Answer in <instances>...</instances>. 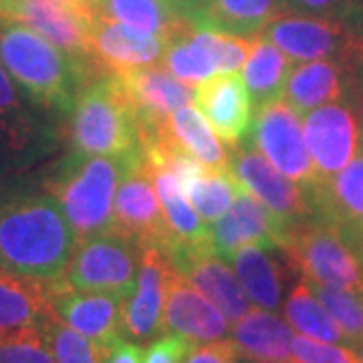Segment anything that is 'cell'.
Listing matches in <instances>:
<instances>
[{"label": "cell", "instance_id": "6da1fadb", "mask_svg": "<svg viewBox=\"0 0 363 363\" xmlns=\"http://www.w3.org/2000/svg\"><path fill=\"white\" fill-rule=\"evenodd\" d=\"M77 234L55 196L16 198L0 206V269L43 283L63 279Z\"/></svg>", "mask_w": 363, "mask_h": 363}, {"label": "cell", "instance_id": "7a4b0ae2", "mask_svg": "<svg viewBox=\"0 0 363 363\" xmlns=\"http://www.w3.org/2000/svg\"><path fill=\"white\" fill-rule=\"evenodd\" d=\"M0 63L37 104L67 111L81 87L97 77L91 67L40 37L33 28L0 18Z\"/></svg>", "mask_w": 363, "mask_h": 363}, {"label": "cell", "instance_id": "3957f363", "mask_svg": "<svg viewBox=\"0 0 363 363\" xmlns=\"http://www.w3.org/2000/svg\"><path fill=\"white\" fill-rule=\"evenodd\" d=\"M140 157L73 154L49 182L77 240L113 230V198L119 182Z\"/></svg>", "mask_w": 363, "mask_h": 363}, {"label": "cell", "instance_id": "277c9868", "mask_svg": "<svg viewBox=\"0 0 363 363\" xmlns=\"http://www.w3.org/2000/svg\"><path fill=\"white\" fill-rule=\"evenodd\" d=\"M71 113V142L85 156H130L140 152V125L116 75L89 79Z\"/></svg>", "mask_w": 363, "mask_h": 363}, {"label": "cell", "instance_id": "5b68a950", "mask_svg": "<svg viewBox=\"0 0 363 363\" xmlns=\"http://www.w3.org/2000/svg\"><path fill=\"white\" fill-rule=\"evenodd\" d=\"M286 259L301 279L335 289L363 291L362 269L347 234L331 222L307 218L286 230Z\"/></svg>", "mask_w": 363, "mask_h": 363}, {"label": "cell", "instance_id": "8992f818", "mask_svg": "<svg viewBox=\"0 0 363 363\" xmlns=\"http://www.w3.org/2000/svg\"><path fill=\"white\" fill-rule=\"evenodd\" d=\"M293 63L333 61L355 73L363 67V30L357 21L285 13L262 33Z\"/></svg>", "mask_w": 363, "mask_h": 363}, {"label": "cell", "instance_id": "52a82bcc", "mask_svg": "<svg viewBox=\"0 0 363 363\" xmlns=\"http://www.w3.org/2000/svg\"><path fill=\"white\" fill-rule=\"evenodd\" d=\"M142 248L125 234L109 230L77 240L63 283L75 291H104L130 297L140 269Z\"/></svg>", "mask_w": 363, "mask_h": 363}, {"label": "cell", "instance_id": "ba28073f", "mask_svg": "<svg viewBox=\"0 0 363 363\" xmlns=\"http://www.w3.org/2000/svg\"><path fill=\"white\" fill-rule=\"evenodd\" d=\"M0 18L33 28L71 59L95 71L89 51L91 28L97 18L93 4L63 0H0Z\"/></svg>", "mask_w": 363, "mask_h": 363}, {"label": "cell", "instance_id": "9c48e42d", "mask_svg": "<svg viewBox=\"0 0 363 363\" xmlns=\"http://www.w3.org/2000/svg\"><path fill=\"white\" fill-rule=\"evenodd\" d=\"M303 117L279 99L255 113L250 142L274 168L305 188L319 180L303 133Z\"/></svg>", "mask_w": 363, "mask_h": 363}, {"label": "cell", "instance_id": "30bf717a", "mask_svg": "<svg viewBox=\"0 0 363 363\" xmlns=\"http://www.w3.org/2000/svg\"><path fill=\"white\" fill-rule=\"evenodd\" d=\"M113 230L125 234L140 248L156 247L166 252L172 247L174 238L157 200L152 172L145 166L142 154L117 186Z\"/></svg>", "mask_w": 363, "mask_h": 363}, {"label": "cell", "instance_id": "8fae6325", "mask_svg": "<svg viewBox=\"0 0 363 363\" xmlns=\"http://www.w3.org/2000/svg\"><path fill=\"white\" fill-rule=\"evenodd\" d=\"M230 147L233 152H228V168L234 178L247 192L272 210L289 228L313 218L311 200L305 186L281 174L259 150L240 143Z\"/></svg>", "mask_w": 363, "mask_h": 363}, {"label": "cell", "instance_id": "7c38bea8", "mask_svg": "<svg viewBox=\"0 0 363 363\" xmlns=\"http://www.w3.org/2000/svg\"><path fill=\"white\" fill-rule=\"evenodd\" d=\"M303 133L319 178L343 169L362 147V131L347 99L325 104L305 113Z\"/></svg>", "mask_w": 363, "mask_h": 363}, {"label": "cell", "instance_id": "4fadbf2b", "mask_svg": "<svg viewBox=\"0 0 363 363\" xmlns=\"http://www.w3.org/2000/svg\"><path fill=\"white\" fill-rule=\"evenodd\" d=\"M166 257L174 271L210 298L230 325L255 307L236 272L216 255L214 247H176L168 250Z\"/></svg>", "mask_w": 363, "mask_h": 363}, {"label": "cell", "instance_id": "5bb4252c", "mask_svg": "<svg viewBox=\"0 0 363 363\" xmlns=\"http://www.w3.org/2000/svg\"><path fill=\"white\" fill-rule=\"evenodd\" d=\"M91 63L99 75H121L162 63L166 40L97 13L89 39Z\"/></svg>", "mask_w": 363, "mask_h": 363}, {"label": "cell", "instance_id": "9a60e30c", "mask_svg": "<svg viewBox=\"0 0 363 363\" xmlns=\"http://www.w3.org/2000/svg\"><path fill=\"white\" fill-rule=\"evenodd\" d=\"M172 274L174 267L164 250L156 247L142 248L135 285L123 303V337L143 343L162 333L164 301Z\"/></svg>", "mask_w": 363, "mask_h": 363}, {"label": "cell", "instance_id": "2e32d148", "mask_svg": "<svg viewBox=\"0 0 363 363\" xmlns=\"http://www.w3.org/2000/svg\"><path fill=\"white\" fill-rule=\"evenodd\" d=\"M55 315L69 327L77 329L104 351L123 337L121 317L125 297L104 291H75L59 279L49 283Z\"/></svg>", "mask_w": 363, "mask_h": 363}, {"label": "cell", "instance_id": "e0dca14e", "mask_svg": "<svg viewBox=\"0 0 363 363\" xmlns=\"http://www.w3.org/2000/svg\"><path fill=\"white\" fill-rule=\"evenodd\" d=\"M286 230L289 226L285 222L242 188L234 198L233 206L210 224V238L216 255L228 260L236 248L247 245L283 247Z\"/></svg>", "mask_w": 363, "mask_h": 363}, {"label": "cell", "instance_id": "ac0fdd59", "mask_svg": "<svg viewBox=\"0 0 363 363\" xmlns=\"http://www.w3.org/2000/svg\"><path fill=\"white\" fill-rule=\"evenodd\" d=\"M116 77L133 107L140 131L164 125L174 109L194 99V89L178 81L162 63L140 67Z\"/></svg>", "mask_w": 363, "mask_h": 363}, {"label": "cell", "instance_id": "d6986e66", "mask_svg": "<svg viewBox=\"0 0 363 363\" xmlns=\"http://www.w3.org/2000/svg\"><path fill=\"white\" fill-rule=\"evenodd\" d=\"M192 101L224 143L236 145L247 138L255 111L245 79L238 73L208 77L196 85Z\"/></svg>", "mask_w": 363, "mask_h": 363}, {"label": "cell", "instance_id": "ffe728a7", "mask_svg": "<svg viewBox=\"0 0 363 363\" xmlns=\"http://www.w3.org/2000/svg\"><path fill=\"white\" fill-rule=\"evenodd\" d=\"M230 323L220 309L174 271L164 301L162 333H178L192 343H210L226 339Z\"/></svg>", "mask_w": 363, "mask_h": 363}, {"label": "cell", "instance_id": "44dd1931", "mask_svg": "<svg viewBox=\"0 0 363 363\" xmlns=\"http://www.w3.org/2000/svg\"><path fill=\"white\" fill-rule=\"evenodd\" d=\"M234 272L247 291L252 305L267 311H279L285 297L289 274H297L285 250L272 245H247L228 257Z\"/></svg>", "mask_w": 363, "mask_h": 363}, {"label": "cell", "instance_id": "7402d4cb", "mask_svg": "<svg viewBox=\"0 0 363 363\" xmlns=\"http://www.w3.org/2000/svg\"><path fill=\"white\" fill-rule=\"evenodd\" d=\"M307 192L313 218L339 228H357L363 222V145L345 168L319 178Z\"/></svg>", "mask_w": 363, "mask_h": 363}, {"label": "cell", "instance_id": "603a6c76", "mask_svg": "<svg viewBox=\"0 0 363 363\" xmlns=\"http://www.w3.org/2000/svg\"><path fill=\"white\" fill-rule=\"evenodd\" d=\"M293 327L277 311L252 307L230 329V341L245 362L293 363Z\"/></svg>", "mask_w": 363, "mask_h": 363}, {"label": "cell", "instance_id": "cb8c5ba5", "mask_svg": "<svg viewBox=\"0 0 363 363\" xmlns=\"http://www.w3.org/2000/svg\"><path fill=\"white\" fill-rule=\"evenodd\" d=\"M353 73L333 61H307L293 67L283 101L303 117L315 107L347 99Z\"/></svg>", "mask_w": 363, "mask_h": 363}, {"label": "cell", "instance_id": "d4e9b609", "mask_svg": "<svg viewBox=\"0 0 363 363\" xmlns=\"http://www.w3.org/2000/svg\"><path fill=\"white\" fill-rule=\"evenodd\" d=\"M286 11L285 0H208L192 25L245 39H259Z\"/></svg>", "mask_w": 363, "mask_h": 363}, {"label": "cell", "instance_id": "484cf974", "mask_svg": "<svg viewBox=\"0 0 363 363\" xmlns=\"http://www.w3.org/2000/svg\"><path fill=\"white\" fill-rule=\"evenodd\" d=\"M51 315L49 283L0 269V333L40 329Z\"/></svg>", "mask_w": 363, "mask_h": 363}, {"label": "cell", "instance_id": "4316f807", "mask_svg": "<svg viewBox=\"0 0 363 363\" xmlns=\"http://www.w3.org/2000/svg\"><path fill=\"white\" fill-rule=\"evenodd\" d=\"M295 63L271 40L259 37L245 63V85H247L252 111L283 99L286 79Z\"/></svg>", "mask_w": 363, "mask_h": 363}, {"label": "cell", "instance_id": "83f0119b", "mask_svg": "<svg viewBox=\"0 0 363 363\" xmlns=\"http://www.w3.org/2000/svg\"><path fill=\"white\" fill-rule=\"evenodd\" d=\"M150 172L154 178L157 200L162 204L169 233L174 238L168 250L176 247H212L210 228H206V224L196 214L192 204L182 194L178 178L166 169H150Z\"/></svg>", "mask_w": 363, "mask_h": 363}, {"label": "cell", "instance_id": "f1b7e54d", "mask_svg": "<svg viewBox=\"0 0 363 363\" xmlns=\"http://www.w3.org/2000/svg\"><path fill=\"white\" fill-rule=\"evenodd\" d=\"M162 65L178 81L190 87H196L208 77H212L216 73V65L210 51L206 28L190 23L172 39L166 40Z\"/></svg>", "mask_w": 363, "mask_h": 363}, {"label": "cell", "instance_id": "f546056e", "mask_svg": "<svg viewBox=\"0 0 363 363\" xmlns=\"http://www.w3.org/2000/svg\"><path fill=\"white\" fill-rule=\"evenodd\" d=\"M93 6L107 18L157 35L164 40L172 39L192 23L166 0H93Z\"/></svg>", "mask_w": 363, "mask_h": 363}, {"label": "cell", "instance_id": "4dcf8cb0", "mask_svg": "<svg viewBox=\"0 0 363 363\" xmlns=\"http://www.w3.org/2000/svg\"><path fill=\"white\" fill-rule=\"evenodd\" d=\"M283 313L286 323L301 335H307L317 341H327V343L347 345V339L341 333L335 319L325 309L323 303L315 297L305 279L298 277L297 283L289 291L283 303Z\"/></svg>", "mask_w": 363, "mask_h": 363}, {"label": "cell", "instance_id": "1f68e13d", "mask_svg": "<svg viewBox=\"0 0 363 363\" xmlns=\"http://www.w3.org/2000/svg\"><path fill=\"white\" fill-rule=\"evenodd\" d=\"M168 130L172 138L206 168H228V150L218 142L204 116L196 107L188 104L174 109L168 117Z\"/></svg>", "mask_w": 363, "mask_h": 363}, {"label": "cell", "instance_id": "d6a6232c", "mask_svg": "<svg viewBox=\"0 0 363 363\" xmlns=\"http://www.w3.org/2000/svg\"><path fill=\"white\" fill-rule=\"evenodd\" d=\"M240 190L242 186L234 178L230 168L202 169L198 176L182 186V194L192 204L196 214L208 224L218 220L233 206L234 198Z\"/></svg>", "mask_w": 363, "mask_h": 363}, {"label": "cell", "instance_id": "836d02e7", "mask_svg": "<svg viewBox=\"0 0 363 363\" xmlns=\"http://www.w3.org/2000/svg\"><path fill=\"white\" fill-rule=\"evenodd\" d=\"M315 297L325 305L329 315L335 319L341 333L347 339L350 347H357L363 339V291L353 289H335L319 283H309Z\"/></svg>", "mask_w": 363, "mask_h": 363}, {"label": "cell", "instance_id": "e575fe53", "mask_svg": "<svg viewBox=\"0 0 363 363\" xmlns=\"http://www.w3.org/2000/svg\"><path fill=\"white\" fill-rule=\"evenodd\" d=\"M57 363H104L107 351H104L89 337L59 319L55 311L40 327Z\"/></svg>", "mask_w": 363, "mask_h": 363}, {"label": "cell", "instance_id": "d590c367", "mask_svg": "<svg viewBox=\"0 0 363 363\" xmlns=\"http://www.w3.org/2000/svg\"><path fill=\"white\" fill-rule=\"evenodd\" d=\"M0 363H57L40 329L0 333Z\"/></svg>", "mask_w": 363, "mask_h": 363}, {"label": "cell", "instance_id": "8d00e7d4", "mask_svg": "<svg viewBox=\"0 0 363 363\" xmlns=\"http://www.w3.org/2000/svg\"><path fill=\"white\" fill-rule=\"evenodd\" d=\"M293 363H357V351L350 345L327 343L307 335H293Z\"/></svg>", "mask_w": 363, "mask_h": 363}, {"label": "cell", "instance_id": "74e56055", "mask_svg": "<svg viewBox=\"0 0 363 363\" xmlns=\"http://www.w3.org/2000/svg\"><path fill=\"white\" fill-rule=\"evenodd\" d=\"M208 30V43L214 57L216 73H236L247 63L248 55L252 51V45L257 39H245L220 30Z\"/></svg>", "mask_w": 363, "mask_h": 363}, {"label": "cell", "instance_id": "f35d334b", "mask_svg": "<svg viewBox=\"0 0 363 363\" xmlns=\"http://www.w3.org/2000/svg\"><path fill=\"white\" fill-rule=\"evenodd\" d=\"M0 131L9 138H23L26 133V113L14 79L0 63Z\"/></svg>", "mask_w": 363, "mask_h": 363}, {"label": "cell", "instance_id": "ab89813d", "mask_svg": "<svg viewBox=\"0 0 363 363\" xmlns=\"http://www.w3.org/2000/svg\"><path fill=\"white\" fill-rule=\"evenodd\" d=\"M289 13L335 18V21H357V0H285Z\"/></svg>", "mask_w": 363, "mask_h": 363}, {"label": "cell", "instance_id": "60d3db41", "mask_svg": "<svg viewBox=\"0 0 363 363\" xmlns=\"http://www.w3.org/2000/svg\"><path fill=\"white\" fill-rule=\"evenodd\" d=\"M192 345V341L178 333H166L150 341L147 350L143 351V363H184Z\"/></svg>", "mask_w": 363, "mask_h": 363}, {"label": "cell", "instance_id": "b9f144b4", "mask_svg": "<svg viewBox=\"0 0 363 363\" xmlns=\"http://www.w3.org/2000/svg\"><path fill=\"white\" fill-rule=\"evenodd\" d=\"M184 363H240V355L230 339L194 343Z\"/></svg>", "mask_w": 363, "mask_h": 363}, {"label": "cell", "instance_id": "7bdbcfd3", "mask_svg": "<svg viewBox=\"0 0 363 363\" xmlns=\"http://www.w3.org/2000/svg\"><path fill=\"white\" fill-rule=\"evenodd\" d=\"M104 363H143L142 347L128 337H119L109 347Z\"/></svg>", "mask_w": 363, "mask_h": 363}, {"label": "cell", "instance_id": "ee69618b", "mask_svg": "<svg viewBox=\"0 0 363 363\" xmlns=\"http://www.w3.org/2000/svg\"><path fill=\"white\" fill-rule=\"evenodd\" d=\"M347 101L355 111L357 123H359V131H362V145H363V67L353 73L351 79L350 93H347Z\"/></svg>", "mask_w": 363, "mask_h": 363}, {"label": "cell", "instance_id": "f6af8a7d", "mask_svg": "<svg viewBox=\"0 0 363 363\" xmlns=\"http://www.w3.org/2000/svg\"><path fill=\"white\" fill-rule=\"evenodd\" d=\"M343 233L347 234L350 238L351 247L357 255V260H359V269H362V279H363V233L359 228H343Z\"/></svg>", "mask_w": 363, "mask_h": 363}, {"label": "cell", "instance_id": "bcb514c9", "mask_svg": "<svg viewBox=\"0 0 363 363\" xmlns=\"http://www.w3.org/2000/svg\"><path fill=\"white\" fill-rule=\"evenodd\" d=\"M166 2H169V6H174L182 16H186L190 21H192V16L196 14L194 0H166Z\"/></svg>", "mask_w": 363, "mask_h": 363}, {"label": "cell", "instance_id": "7dc6e473", "mask_svg": "<svg viewBox=\"0 0 363 363\" xmlns=\"http://www.w3.org/2000/svg\"><path fill=\"white\" fill-rule=\"evenodd\" d=\"M357 23L363 30V0H357Z\"/></svg>", "mask_w": 363, "mask_h": 363}, {"label": "cell", "instance_id": "c3c4849f", "mask_svg": "<svg viewBox=\"0 0 363 363\" xmlns=\"http://www.w3.org/2000/svg\"><path fill=\"white\" fill-rule=\"evenodd\" d=\"M355 350H357V363H363V339L359 341V345Z\"/></svg>", "mask_w": 363, "mask_h": 363}, {"label": "cell", "instance_id": "681fc988", "mask_svg": "<svg viewBox=\"0 0 363 363\" xmlns=\"http://www.w3.org/2000/svg\"><path fill=\"white\" fill-rule=\"evenodd\" d=\"M208 0H194V4H196V14L200 13V11H202V6H204V4H206ZM194 14V16H196ZM194 16H192V18H194Z\"/></svg>", "mask_w": 363, "mask_h": 363}, {"label": "cell", "instance_id": "f907efd6", "mask_svg": "<svg viewBox=\"0 0 363 363\" xmlns=\"http://www.w3.org/2000/svg\"><path fill=\"white\" fill-rule=\"evenodd\" d=\"M63 2H83V4H93V0H63Z\"/></svg>", "mask_w": 363, "mask_h": 363}, {"label": "cell", "instance_id": "816d5d0a", "mask_svg": "<svg viewBox=\"0 0 363 363\" xmlns=\"http://www.w3.org/2000/svg\"><path fill=\"white\" fill-rule=\"evenodd\" d=\"M245 363H272V362H245Z\"/></svg>", "mask_w": 363, "mask_h": 363}, {"label": "cell", "instance_id": "f5cc1de1", "mask_svg": "<svg viewBox=\"0 0 363 363\" xmlns=\"http://www.w3.org/2000/svg\"><path fill=\"white\" fill-rule=\"evenodd\" d=\"M357 228H359V230H362V233H363V222H362V224H359V226H357Z\"/></svg>", "mask_w": 363, "mask_h": 363}]
</instances>
